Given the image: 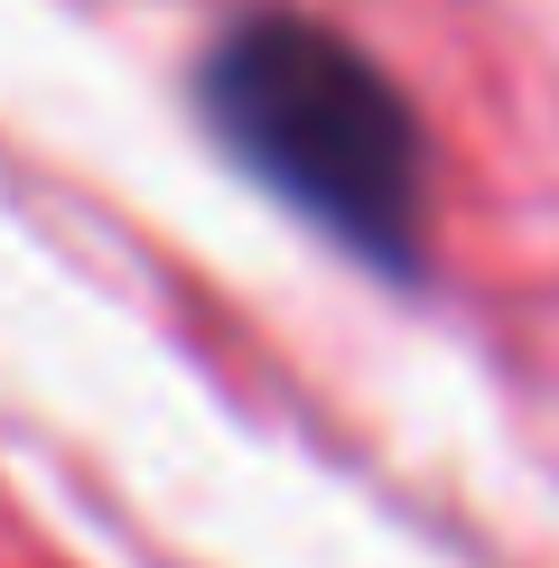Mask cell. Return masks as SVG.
I'll list each match as a JSON object with an SVG mask.
<instances>
[{
    "mask_svg": "<svg viewBox=\"0 0 559 568\" xmlns=\"http://www.w3.org/2000/svg\"><path fill=\"white\" fill-rule=\"evenodd\" d=\"M196 84L224 150L308 224L383 271L419 262V122L364 47L298 10H243L205 47Z\"/></svg>",
    "mask_w": 559,
    "mask_h": 568,
    "instance_id": "6da1fadb",
    "label": "cell"
}]
</instances>
